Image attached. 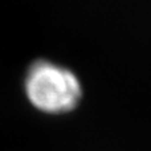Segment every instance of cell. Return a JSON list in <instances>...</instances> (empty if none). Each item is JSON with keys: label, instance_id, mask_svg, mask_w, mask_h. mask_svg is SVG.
Masks as SVG:
<instances>
[{"label": "cell", "instance_id": "1", "mask_svg": "<svg viewBox=\"0 0 151 151\" xmlns=\"http://www.w3.org/2000/svg\"><path fill=\"white\" fill-rule=\"evenodd\" d=\"M28 101L47 114L69 113L82 97V86L72 70L50 61H36L24 80Z\"/></svg>", "mask_w": 151, "mask_h": 151}]
</instances>
